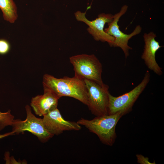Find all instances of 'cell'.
Wrapping results in <instances>:
<instances>
[{
    "instance_id": "cell-1",
    "label": "cell",
    "mask_w": 164,
    "mask_h": 164,
    "mask_svg": "<svg viewBox=\"0 0 164 164\" xmlns=\"http://www.w3.org/2000/svg\"><path fill=\"white\" fill-rule=\"evenodd\" d=\"M43 88L48 89L60 98L69 97L76 99L87 105V91L83 79L74 75L72 77L60 78L44 74L43 79Z\"/></svg>"
},
{
    "instance_id": "cell-2",
    "label": "cell",
    "mask_w": 164,
    "mask_h": 164,
    "mask_svg": "<svg viewBox=\"0 0 164 164\" xmlns=\"http://www.w3.org/2000/svg\"><path fill=\"white\" fill-rule=\"evenodd\" d=\"M122 116L119 113L96 116L92 120L81 118L77 122L89 131L96 134L103 144L110 146L114 144L117 137L116 126Z\"/></svg>"
},
{
    "instance_id": "cell-3",
    "label": "cell",
    "mask_w": 164,
    "mask_h": 164,
    "mask_svg": "<svg viewBox=\"0 0 164 164\" xmlns=\"http://www.w3.org/2000/svg\"><path fill=\"white\" fill-rule=\"evenodd\" d=\"M73 65L75 75L83 79L95 82L99 85H104L102 79V65L94 54H81L70 58Z\"/></svg>"
},
{
    "instance_id": "cell-4",
    "label": "cell",
    "mask_w": 164,
    "mask_h": 164,
    "mask_svg": "<svg viewBox=\"0 0 164 164\" xmlns=\"http://www.w3.org/2000/svg\"><path fill=\"white\" fill-rule=\"evenodd\" d=\"M150 77L149 71H147L139 84L131 91L121 96L115 97L109 93L108 114L119 113L123 116L132 111L135 103L149 83Z\"/></svg>"
},
{
    "instance_id": "cell-5",
    "label": "cell",
    "mask_w": 164,
    "mask_h": 164,
    "mask_svg": "<svg viewBox=\"0 0 164 164\" xmlns=\"http://www.w3.org/2000/svg\"><path fill=\"white\" fill-rule=\"evenodd\" d=\"M87 91V104L89 110L96 116L108 114L109 86L101 85L94 81L83 79Z\"/></svg>"
},
{
    "instance_id": "cell-6",
    "label": "cell",
    "mask_w": 164,
    "mask_h": 164,
    "mask_svg": "<svg viewBox=\"0 0 164 164\" xmlns=\"http://www.w3.org/2000/svg\"><path fill=\"white\" fill-rule=\"evenodd\" d=\"M27 116L24 121L19 119L13 120L12 126V131L15 134H19L27 131L37 137L41 142L48 141L54 136L50 133L45 126L42 119L36 117L32 113L30 107H25Z\"/></svg>"
},
{
    "instance_id": "cell-7",
    "label": "cell",
    "mask_w": 164,
    "mask_h": 164,
    "mask_svg": "<svg viewBox=\"0 0 164 164\" xmlns=\"http://www.w3.org/2000/svg\"><path fill=\"white\" fill-rule=\"evenodd\" d=\"M85 13L80 11L76 12L74 14L76 19L88 26L87 30L95 40L107 42L111 46H113L114 38L106 33L104 29L106 23L113 20L114 15L110 13H101L95 20L90 21L86 18Z\"/></svg>"
},
{
    "instance_id": "cell-8",
    "label": "cell",
    "mask_w": 164,
    "mask_h": 164,
    "mask_svg": "<svg viewBox=\"0 0 164 164\" xmlns=\"http://www.w3.org/2000/svg\"><path fill=\"white\" fill-rule=\"evenodd\" d=\"M127 9V6H123L120 11L114 15L113 20L108 23V27L104 29L106 33L114 38L113 46L121 48L126 58L129 56V50L132 49L128 45L129 40L133 36L139 34L142 30L141 27L137 25L131 33L128 34L122 32L120 29L118 22L121 17L126 13Z\"/></svg>"
},
{
    "instance_id": "cell-9",
    "label": "cell",
    "mask_w": 164,
    "mask_h": 164,
    "mask_svg": "<svg viewBox=\"0 0 164 164\" xmlns=\"http://www.w3.org/2000/svg\"><path fill=\"white\" fill-rule=\"evenodd\" d=\"M43 124L48 131L53 135L65 131H79L81 127L75 121L66 120L57 108L43 116Z\"/></svg>"
},
{
    "instance_id": "cell-10",
    "label": "cell",
    "mask_w": 164,
    "mask_h": 164,
    "mask_svg": "<svg viewBox=\"0 0 164 164\" xmlns=\"http://www.w3.org/2000/svg\"><path fill=\"white\" fill-rule=\"evenodd\" d=\"M156 34L153 32L145 33L143 35L145 45L143 52L141 56L146 65L150 70L158 75H162V68L157 63L155 60V54L162 46L156 40Z\"/></svg>"
},
{
    "instance_id": "cell-11",
    "label": "cell",
    "mask_w": 164,
    "mask_h": 164,
    "mask_svg": "<svg viewBox=\"0 0 164 164\" xmlns=\"http://www.w3.org/2000/svg\"><path fill=\"white\" fill-rule=\"evenodd\" d=\"M43 89V94L32 97L30 103L35 113L39 116H43L57 108L60 98L50 91Z\"/></svg>"
},
{
    "instance_id": "cell-12",
    "label": "cell",
    "mask_w": 164,
    "mask_h": 164,
    "mask_svg": "<svg viewBox=\"0 0 164 164\" xmlns=\"http://www.w3.org/2000/svg\"><path fill=\"white\" fill-rule=\"evenodd\" d=\"M0 9L6 21L13 23L17 19V7L13 0H0Z\"/></svg>"
},
{
    "instance_id": "cell-13",
    "label": "cell",
    "mask_w": 164,
    "mask_h": 164,
    "mask_svg": "<svg viewBox=\"0 0 164 164\" xmlns=\"http://www.w3.org/2000/svg\"><path fill=\"white\" fill-rule=\"evenodd\" d=\"M14 118L9 111L4 113L0 111V131L5 126L12 125Z\"/></svg>"
},
{
    "instance_id": "cell-14",
    "label": "cell",
    "mask_w": 164,
    "mask_h": 164,
    "mask_svg": "<svg viewBox=\"0 0 164 164\" xmlns=\"http://www.w3.org/2000/svg\"><path fill=\"white\" fill-rule=\"evenodd\" d=\"M10 49L9 42L4 39H0V54L5 55L8 53Z\"/></svg>"
},
{
    "instance_id": "cell-15",
    "label": "cell",
    "mask_w": 164,
    "mask_h": 164,
    "mask_svg": "<svg viewBox=\"0 0 164 164\" xmlns=\"http://www.w3.org/2000/svg\"><path fill=\"white\" fill-rule=\"evenodd\" d=\"M136 156L137 159V162L141 164H155L154 161V162L151 163L149 161V158L145 157L141 154H137Z\"/></svg>"
},
{
    "instance_id": "cell-16",
    "label": "cell",
    "mask_w": 164,
    "mask_h": 164,
    "mask_svg": "<svg viewBox=\"0 0 164 164\" xmlns=\"http://www.w3.org/2000/svg\"><path fill=\"white\" fill-rule=\"evenodd\" d=\"M15 133L14 132L12 131L11 132H10L6 133H5L4 134H0V139L4 138L5 137L8 136L9 135H13Z\"/></svg>"
}]
</instances>
